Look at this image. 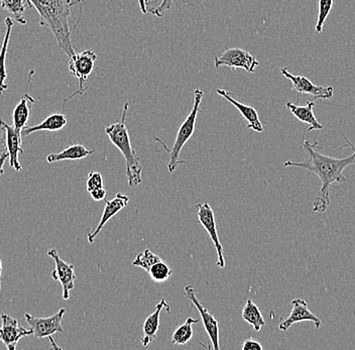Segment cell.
Instances as JSON below:
<instances>
[{
	"label": "cell",
	"mask_w": 355,
	"mask_h": 350,
	"mask_svg": "<svg viewBox=\"0 0 355 350\" xmlns=\"http://www.w3.org/2000/svg\"><path fill=\"white\" fill-rule=\"evenodd\" d=\"M96 61L97 55L91 50H86L84 52L78 53V54L76 53L72 57L69 58V71L79 81V89L64 100V105L67 101L70 100L76 95H83L84 92H86L87 87H85V83L88 81L91 73L94 70Z\"/></svg>",
	"instance_id": "cell-5"
},
{
	"label": "cell",
	"mask_w": 355,
	"mask_h": 350,
	"mask_svg": "<svg viewBox=\"0 0 355 350\" xmlns=\"http://www.w3.org/2000/svg\"><path fill=\"white\" fill-rule=\"evenodd\" d=\"M6 130V148L10 155V165L17 172H21L22 167L19 161V154H24L22 150V134L21 130L4 123Z\"/></svg>",
	"instance_id": "cell-15"
},
{
	"label": "cell",
	"mask_w": 355,
	"mask_h": 350,
	"mask_svg": "<svg viewBox=\"0 0 355 350\" xmlns=\"http://www.w3.org/2000/svg\"><path fill=\"white\" fill-rule=\"evenodd\" d=\"M345 146L352 148L354 152L352 156L344 159L331 158L317 152L316 148H320L319 143H311L305 139L303 147L307 152L308 159L303 161H287L284 167H296L300 169L309 170L319 177L321 188L315 197L312 210L316 213H324L330 205V187L333 183H344L346 181L343 170L348 166L355 164V147L348 139H345Z\"/></svg>",
	"instance_id": "cell-1"
},
{
	"label": "cell",
	"mask_w": 355,
	"mask_h": 350,
	"mask_svg": "<svg viewBox=\"0 0 355 350\" xmlns=\"http://www.w3.org/2000/svg\"><path fill=\"white\" fill-rule=\"evenodd\" d=\"M35 102V98L28 93H24L22 95L21 101L17 103L13 110V128L19 130H22L26 128L30 121L31 112H32Z\"/></svg>",
	"instance_id": "cell-20"
},
{
	"label": "cell",
	"mask_w": 355,
	"mask_h": 350,
	"mask_svg": "<svg viewBox=\"0 0 355 350\" xmlns=\"http://www.w3.org/2000/svg\"><path fill=\"white\" fill-rule=\"evenodd\" d=\"M0 4H1L2 10L10 13L17 23L26 24L24 12L28 8H33L30 0H0Z\"/></svg>",
	"instance_id": "cell-23"
},
{
	"label": "cell",
	"mask_w": 355,
	"mask_h": 350,
	"mask_svg": "<svg viewBox=\"0 0 355 350\" xmlns=\"http://www.w3.org/2000/svg\"><path fill=\"white\" fill-rule=\"evenodd\" d=\"M214 64L216 68H239L248 71V73H254L255 68L259 65V62L248 51L232 48L224 51L220 56L214 57Z\"/></svg>",
	"instance_id": "cell-7"
},
{
	"label": "cell",
	"mask_w": 355,
	"mask_h": 350,
	"mask_svg": "<svg viewBox=\"0 0 355 350\" xmlns=\"http://www.w3.org/2000/svg\"><path fill=\"white\" fill-rule=\"evenodd\" d=\"M288 110L293 113L297 119H299L302 123H307L310 125V128H308L307 132H312V130H323V125H321L316 117H315L314 112H313V108H314V102L307 101L306 105H296V104L292 103V102H288L286 104Z\"/></svg>",
	"instance_id": "cell-19"
},
{
	"label": "cell",
	"mask_w": 355,
	"mask_h": 350,
	"mask_svg": "<svg viewBox=\"0 0 355 350\" xmlns=\"http://www.w3.org/2000/svg\"><path fill=\"white\" fill-rule=\"evenodd\" d=\"M197 211H198V218L200 225L205 228L206 231L209 234L211 240L214 243L215 249L217 252L216 265L220 269L225 268V259H224V250L220 239H219L218 232H217L216 220H215L214 212L210 204L207 202L199 203L196 205Z\"/></svg>",
	"instance_id": "cell-8"
},
{
	"label": "cell",
	"mask_w": 355,
	"mask_h": 350,
	"mask_svg": "<svg viewBox=\"0 0 355 350\" xmlns=\"http://www.w3.org/2000/svg\"><path fill=\"white\" fill-rule=\"evenodd\" d=\"M185 296L190 301L191 305H194L198 310L205 331L207 332L211 343H212V349H220V345H219V333L220 332H219L218 321L208 311L207 308L197 299L196 289H194L192 286H186Z\"/></svg>",
	"instance_id": "cell-9"
},
{
	"label": "cell",
	"mask_w": 355,
	"mask_h": 350,
	"mask_svg": "<svg viewBox=\"0 0 355 350\" xmlns=\"http://www.w3.org/2000/svg\"><path fill=\"white\" fill-rule=\"evenodd\" d=\"M139 1V8H141V12L144 13V15H146V13H148V0H137Z\"/></svg>",
	"instance_id": "cell-35"
},
{
	"label": "cell",
	"mask_w": 355,
	"mask_h": 350,
	"mask_svg": "<svg viewBox=\"0 0 355 350\" xmlns=\"http://www.w3.org/2000/svg\"><path fill=\"white\" fill-rule=\"evenodd\" d=\"M263 345L261 344L259 341L255 339L248 338L244 340L241 349L243 350H263Z\"/></svg>",
	"instance_id": "cell-31"
},
{
	"label": "cell",
	"mask_w": 355,
	"mask_h": 350,
	"mask_svg": "<svg viewBox=\"0 0 355 350\" xmlns=\"http://www.w3.org/2000/svg\"><path fill=\"white\" fill-rule=\"evenodd\" d=\"M243 319L248 324L254 327L255 331H261L266 326V320L259 310V306L255 305L252 299H248L243 310Z\"/></svg>",
	"instance_id": "cell-24"
},
{
	"label": "cell",
	"mask_w": 355,
	"mask_h": 350,
	"mask_svg": "<svg viewBox=\"0 0 355 350\" xmlns=\"http://www.w3.org/2000/svg\"><path fill=\"white\" fill-rule=\"evenodd\" d=\"M66 311L65 308H61L57 313L50 317H35L30 313H24V319L33 330L35 338H50L55 333H64L62 321Z\"/></svg>",
	"instance_id": "cell-6"
},
{
	"label": "cell",
	"mask_w": 355,
	"mask_h": 350,
	"mask_svg": "<svg viewBox=\"0 0 355 350\" xmlns=\"http://www.w3.org/2000/svg\"><path fill=\"white\" fill-rule=\"evenodd\" d=\"M128 202H130V197L126 196L123 193H117L112 200L106 201L105 207H104L103 213H102L98 225L96 226V228H95L93 231L88 232L87 238L89 243H94L95 238L98 236L102 228L105 226L106 223H107L111 218H113V217L119 213V212H121L124 207H126Z\"/></svg>",
	"instance_id": "cell-14"
},
{
	"label": "cell",
	"mask_w": 355,
	"mask_h": 350,
	"mask_svg": "<svg viewBox=\"0 0 355 350\" xmlns=\"http://www.w3.org/2000/svg\"><path fill=\"white\" fill-rule=\"evenodd\" d=\"M6 35H4L3 43H2L1 50H0V95L8 89V84H6V80L8 78L6 63V56H8V46H10L11 30H12L13 28L12 17H6Z\"/></svg>",
	"instance_id": "cell-22"
},
{
	"label": "cell",
	"mask_w": 355,
	"mask_h": 350,
	"mask_svg": "<svg viewBox=\"0 0 355 350\" xmlns=\"http://www.w3.org/2000/svg\"><path fill=\"white\" fill-rule=\"evenodd\" d=\"M6 145V130L4 126V121L0 119V146Z\"/></svg>",
	"instance_id": "cell-33"
},
{
	"label": "cell",
	"mask_w": 355,
	"mask_h": 350,
	"mask_svg": "<svg viewBox=\"0 0 355 350\" xmlns=\"http://www.w3.org/2000/svg\"><path fill=\"white\" fill-rule=\"evenodd\" d=\"M91 197H92L93 200L94 201H102L105 199L106 197V190L105 188H98V189L93 190V191L90 192Z\"/></svg>",
	"instance_id": "cell-32"
},
{
	"label": "cell",
	"mask_w": 355,
	"mask_h": 350,
	"mask_svg": "<svg viewBox=\"0 0 355 350\" xmlns=\"http://www.w3.org/2000/svg\"><path fill=\"white\" fill-rule=\"evenodd\" d=\"M333 0H319L318 19L316 24V33L320 34L328 15L332 12Z\"/></svg>",
	"instance_id": "cell-28"
},
{
	"label": "cell",
	"mask_w": 355,
	"mask_h": 350,
	"mask_svg": "<svg viewBox=\"0 0 355 350\" xmlns=\"http://www.w3.org/2000/svg\"><path fill=\"white\" fill-rule=\"evenodd\" d=\"M94 152V150H89L84 146L76 143V145L69 146L58 154L49 155L46 157V161L49 164H53L61 161H79V159L87 158Z\"/></svg>",
	"instance_id": "cell-21"
},
{
	"label": "cell",
	"mask_w": 355,
	"mask_h": 350,
	"mask_svg": "<svg viewBox=\"0 0 355 350\" xmlns=\"http://www.w3.org/2000/svg\"><path fill=\"white\" fill-rule=\"evenodd\" d=\"M163 261L159 256L155 254L152 250L146 249L144 252H139L137 254V258L132 261L133 267L143 268L148 272L150 268L155 265V263H159V261Z\"/></svg>",
	"instance_id": "cell-26"
},
{
	"label": "cell",
	"mask_w": 355,
	"mask_h": 350,
	"mask_svg": "<svg viewBox=\"0 0 355 350\" xmlns=\"http://www.w3.org/2000/svg\"><path fill=\"white\" fill-rule=\"evenodd\" d=\"M216 92L218 93L220 96L223 97V98H225L226 100L233 104V105L236 107V110L241 113L243 119L248 121V128H250V130H254V132H263V126L261 125V119H259V113H257L254 107L235 100L232 97V94H230V93L227 92L226 90L217 89Z\"/></svg>",
	"instance_id": "cell-17"
},
{
	"label": "cell",
	"mask_w": 355,
	"mask_h": 350,
	"mask_svg": "<svg viewBox=\"0 0 355 350\" xmlns=\"http://www.w3.org/2000/svg\"><path fill=\"white\" fill-rule=\"evenodd\" d=\"M204 92L201 89H196L194 91V105H193L192 110L189 113L187 119H185L179 130H178L176 139H175L174 146L170 152V161L168 164V170L171 174L175 173L177 170L178 166L182 165L185 163V161L180 159L182 150L184 146L188 143L189 139L192 137L196 128L197 117L200 112V105H201L202 99H203Z\"/></svg>",
	"instance_id": "cell-4"
},
{
	"label": "cell",
	"mask_w": 355,
	"mask_h": 350,
	"mask_svg": "<svg viewBox=\"0 0 355 350\" xmlns=\"http://www.w3.org/2000/svg\"><path fill=\"white\" fill-rule=\"evenodd\" d=\"M281 73L283 76L292 82L293 89L296 91L298 94L311 95L316 99H330L333 97L334 88L332 86L323 87V86L315 85L306 77L295 76V75L291 74L287 68L282 69Z\"/></svg>",
	"instance_id": "cell-12"
},
{
	"label": "cell",
	"mask_w": 355,
	"mask_h": 350,
	"mask_svg": "<svg viewBox=\"0 0 355 350\" xmlns=\"http://www.w3.org/2000/svg\"><path fill=\"white\" fill-rule=\"evenodd\" d=\"M173 4H174V0H162L161 4L157 8H153V10H148L155 17H165L166 12L172 10Z\"/></svg>",
	"instance_id": "cell-30"
},
{
	"label": "cell",
	"mask_w": 355,
	"mask_h": 350,
	"mask_svg": "<svg viewBox=\"0 0 355 350\" xmlns=\"http://www.w3.org/2000/svg\"><path fill=\"white\" fill-rule=\"evenodd\" d=\"M67 123H68V119L65 114L59 112L52 113L44 119L43 123L35 126H26L21 130V134L22 137H26L35 134V132H43V130L52 132H59L65 128Z\"/></svg>",
	"instance_id": "cell-18"
},
{
	"label": "cell",
	"mask_w": 355,
	"mask_h": 350,
	"mask_svg": "<svg viewBox=\"0 0 355 350\" xmlns=\"http://www.w3.org/2000/svg\"><path fill=\"white\" fill-rule=\"evenodd\" d=\"M173 270L168 267V263L165 261H161L159 263H155L152 268H150L148 274H150V278L153 281L157 283L166 282L171 276L173 274Z\"/></svg>",
	"instance_id": "cell-27"
},
{
	"label": "cell",
	"mask_w": 355,
	"mask_h": 350,
	"mask_svg": "<svg viewBox=\"0 0 355 350\" xmlns=\"http://www.w3.org/2000/svg\"><path fill=\"white\" fill-rule=\"evenodd\" d=\"M293 309L290 315L279 324V330L288 331L293 325L303 321H312L316 328H320L321 319L310 311L308 303L304 299L297 298L292 301Z\"/></svg>",
	"instance_id": "cell-13"
},
{
	"label": "cell",
	"mask_w": 355,
	"mask_h": 350,
	"mask_svg": "<svg viewBox=\"0 0 355 350\" xmlns=\"http://www.w3.org/2000/svg\"><path fill=\"white\" fill-rule=\"evenodd\" d=\"M102 187H104L103 177L99 172L91 170L88 174L87 181H86V189L90 193L93 190Z\"/></svg>",
	"instance_id": "cell-29"
},
{
	"label": "cell",
	"mask_w": 355,
	"mask_h": 350,
	"mask_svg": "<svg viewBox=\"0 0 355 350\" xmlns=\"http://www.w3.org/2000/svg\"><path fill=\"white\" fill-rule=\"evenodd\" d=\"M128 108H130V102H126L122 110L121 121L105 126V134L110 137L111 143L123 155L128 185L135 187L143 183V166L139 155L132 148L128 126H126L125 121Z\"/></svg>",
	"instance_id": "cell-3"
},
{
	"label": "cell",
	"mask_w": 355,
	"mask_h": 350,
	"mask_svg": "<svg viewBox=\"0 0 355 350\" xmlns=\"http://www.w3.org/2000/svg\"><path fill=\"white\" fill-rule=\"evenodd\" d=\"M2 261L0 259V291H1Z\"/></svg>",
	"instance_id": "cell-36"
},
{
	"label": "cell",
	"mask_w": 355,
	"mask_h": 350,
	"mask_svg": "<svg viewBox=\"0 0 355 350\" xmlns=\"http://www.w3.org/2000/svg\"><path fill=\"white\" fill-rule=\"evenodd\" d=\"M40 15V26L54 35L58 46L69 58L76 54L72 43L71 17L73 10L81 6V0H30Z\"/></svg>",
	"instance_id": "cell-2"
},
{
	"label": "cell",
	"mask_w": 355,
	"mask_h": 350,
	"mask_svg": "<svg viewBox=\"0 0 355 350\" xmlns=\"http://www.w3.org/2000/svg\"><path fill=\"white\" fill-rule=\"evenodd\" d=\"M48 256L54 260L55 265V269L52 272V278L61 283L63 299L68 300L71 297L70 292L75 288V280H76L74 265L62 260L57 250L54 249L48 250Z\"/></svg>",
	"instance_id": "cell-10"
},
{
	"label": "cell",
	"mask_w": 355,
	"mask_h": 350,
	"mask_svg": "<svg viewBox=\"0 0 355 350\" xmlns=\"http://www.w3.org/2000/svg\"><path fill=\"white\" fill-rule=\"evenodd\" d=\"M8 158H10V155H8V150H4L0 154V177L4 174V164Z\"/></svg>",
	"instance_id": "cell-34"
},
{
	"label": "cell",
	"mask_w": 355,
	"mask_h": 350,
	"mask_svg": "<svg viewBox=\"0 0 355 350\" xmlns=\"http://www.w3.org/2000/svg\"><path fill=\"white\" fill-rule=\"evenodd\" d=\"M199 322V319H194L192 317H188L186 319L185 323L177 328L176 331L174 332V334L172 335V338H171V342L173 344L178 345H185L187 344L189 341L192 339L193 335H194V330H193V326L194 324H197Z\"/></svg>",
	"instance_id": "cell-25"
},
{
	"label": "cell",
	"mask_w": 355,
	"mask_h": 350,
	"mask_svg": "<svg viewBox=\"0 0 355 350\" xmlns=\"http://www.w3.org/2000/svg\"><path fill=\"white\" fill-rule=\"evenodd\" d=\"M166 309L168 313H171V306L165 300L162 299L157 306H155V310L154 313L150 314L148 316L144 323V336L141 338V343L144 347H148L153 341L157 338V331L159 328V318H161L162 310Z\"/></svg>",
	"instance_id": "cell-16"
},
{
	"label": "cell",
	"mask_w": 355,
	"mask_h": 350,
	"mask_svg": "<svg viewBox=\"0 0 355 350\" xmlns=\"http://www.w3.org/2000/svg\"><path fill=\"white\" fill-rule=\"evenodd\" d=\"M1 327H0V341L8 350L17 349V343L22 338L33 335L32 329H26L21 326L17 319L8 314H1Z\"/></svg>",
	"instance_id": "cell-11"
}]
</instances>
